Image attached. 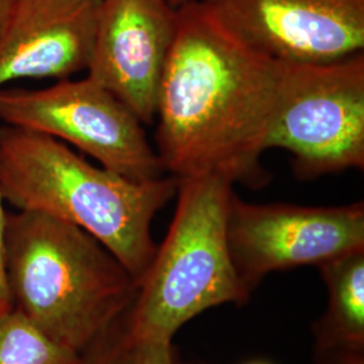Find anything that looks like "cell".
Segmentation results:
<instances>
[{
    "mask_svg": "<svg viewBox=\"0 0 364 364\" xmlns=\"http://www.w3.org/2000/svg\"><path fill=\"white\" fill-rule=\"evenodd\" d=\"M6 220L7 213L4 210V198L0 191V312H9L13 309L9 287L6 281Z\"/></svg>",
    "mask_w": 364,
    "mask_h": 364,
    "instance_id": "9a60e30c",
    "label": "cell"
},
{
    "mask_svg": "<svg viewBox=\"0 0 364 364\" xmlns=\"http://www.w3.org/2000/svg\"><path fill=\"white\" fill-rule=\"evenodd\" d=\"M168 1H169L173 7L178 9V7H181L185 3H188V1H191V0H168Z\"/></svg>",
    "mask_w": 364,
    "mask_h": 364,
    "instance_id": "ac0fdd59",
    "label": "cell"
},
{
    "mask_svg": "<svg viewBox=\"0 0 364 364\" xmlns=\"http://www.w3.org/2000/svg\"><path fill=\"white\" fill-rule=\"evenodd\" d=\"M178 364H186V363H178Z\"/></svg>",
    "mask_w": 364,
    "mask_h": 364,
    "instance_id": "44dd1931",
    "label": "cell"
},
{
    "mask_svg": "<svg viewBox=\"0 0 364 364\" xmlns=\"http://www.w3.org/2000/svg\"><path fill=\"white\" fill-rule=\"evenodd\" d=\"M0 191L16 210L41 212L92 235L139 289L156 255L151 224L177 195L178 180L132 181L49 135L3 124Z\"/></svg>",
    "mask_w": 364,
    "mask_h": 364,
    "instance_id": "7a4b0ae2",
    "label": "cell"
},
{
    "mask_svg": "<svg viewBox=\"0 0 364 364\" xmlns=\"http://www.w3.org/2000/svg\"><path fill=\"white\" fill-rule=\"evenodd\" d=\"M127 313L80 353L78 364H122L126 348Z\"/></svg>",
    "mask_w": 364,
    "mask_h": 364,
    "instance_id": "4fadbf2b",
    "label": "cell"
},
{
    "mask_svg": "<svg viewBox=\"0 0 364 364\" xmlns=\"http://www.w3.org/2000/svg\"><path fill=\"white\" fill-rule=\"evenodd\" d=\"M15 0H0V28L4 25L9 14L13 9Z\"/></svg>",
    "mask_w": 364,
    "mask_h": 364,
    "instance_id": "e0dca14e",
    "label": "cell"
},
{
    "mask_svg": "<svg viewBox=\"0 0 364 364\" xmlns=\"http://www.w3.org/2000/svg\"><path fill=\"white\" fill-rule=\"evenodd\" d=\"M4 313H6V312H4ZM0 314H3V313L0 312Z\"/></svg>",
    "mask_w": 364,
    "mask_h": 364,
    "instance_id": "ffe728a7",
    "label": "cell"
},
{
    "mask_svg": "<svg viewBox=\"0 0 364 364\" xmlns=\"http://www.w3.org/2000/svg\"><path fill=\"white\" fill-rule=\"evenodd\" d=\"M234 183L220 174L178 181L169 231L126 317L130 341L171 340L200 313L242 305L250 293L235 272L227 243V213Z\"/></svg>",
    "mask_w": 364,
    "mask_h": 364,
    "instance_id": "277c9868",
    "label": "cell"
},
{
    "mask_svg": "<svg viewBox=\"0 0 364 364\" xmlns=\"http://www.w3.org/2000/svg\"><path fill=\"white\" fill-rule=\"evenodd\" d=\"M248 364H269V363H264V362H252V363H248Z\"/></svg>",
    "mask_w": 364,
    "mask_h": 364,
    "instance_id": "d6986e66",
    "label": "cell"
},
{
    "mask_svg": "<svg viewBox=\"0 0 364 364\" xmlns=\"http://www.w3.org/2000/svg\"><path fill=\"white\" fill-rule=\"evenodd\" d=\"M234 36L278 61L363 52L364 0H201Z\"/></svg>",
    "mask_w": 364,
    "mask_h": 364,
    "instance_id": "ba28073f",
    "label": "cell"
},
{
    "mask_svg": "<svg viewBox=\"0 0 364 364\" xmlns=\"http://www.w3.org/2000/svg\"><path fill=\"white\" fill-rule=\"evenodd\" d=\"M100 0H15L0 28V90L21 78L66 80L91 58Z\"/></svg>",
    "mask_w": 364,
    "mask_h": 364,
    "instance_id": "30bf717a",
    "label": "cell"
},
{
    "mask_svg": "<svg viewBox=\"0 0 364 364\" xmlns=\"http://www.w3.org/2000/svg\"><path fill=\"white\" fill-rule=\"evenodd\" d=\"M6 281L14 311L76 353L129 312L138 294L130 273L99 240L34 210L7 213Z\"/></svg>",
    "mask_w": 364,
    "mask_h": 364,
    "instance_id": "3957f363",
    "label": "cell"
},
{
    "mask_svg": "<svg viewBox=\"0 0 364 364\" xmlns=\"http://www.w3.org/2000/svg\"><path fill=\"white\" fill-rule=\"evenodd\" d=\"M266 149H282L299 180L364 168V53L332 61H279Z\"/></svg>",
    "mask_w": 364,
    "mask_h": 364,
    "instance_id": "5b68a950",
    "label": "cell"
},
{
    "mask_svg": "<svg viewBox=\"0 0 364 364\" xmlns=\"http://www.w3.org/2000/svg\"><path fill=\"white\" fill-rule=\"evenodd\" d=\"M0 120L73 144L100 166L132 181L166 176L142 120L88 76L58 80L41 90L4 87Z\"/></svg>",
    "mask_w": 364,
    "mask_h": 364,
    "instance_id": "8992f818",
    "label": "cell"
},
{
    "mask_svg": "<svg viewBox=\"0 0 364 364\" xmlns=\"http://www.w3.org/2000/svg\"><path fill=\"white\" fill-rule=\"evenodd\" d=\"M314 364H364V355L314 356Z\"/></svg>",
    "mask_w": 364,
    "mask_h": 364,
    "instance_id": "2e32d148",
    "label": "cell"
},
{
    "mask_svg": "<svg viewBox=\"0 0 364 364\" xmlns=\"http://www.w3.org/2000/svg\"><path fill=\"white\" fill-rule=\"evenodd\" d=\"M227 243L239 281L251 294L267 274L364 248V203L341 207L251 204L232 195Z\"/></svg>",
    "mask_w": 364,
    "mask_h": 364,
    "instance_id": "52a82bcc",
    "label": "cell"
},
{
    "mask_svg": "<svg viewBox=\"0 0 364 364\" xmlns=\"http://www.w3.org/2000/svg\"><path fill=\"white\" fill-rule=\"evenodd\" d=\"M80 353L54 343L16 312L0 314V364H78Z\"/></svg>",
    "mask_w": 364,
    "mask_h": 364,
    "instance_id": "7c38bea8",
    "label": "cell"
},
{
    "mask_svg": "<svg viewBox=\"0 0 364 364\" xmlns=\"http://www.w3.org/2000/svg\"><path fill=\"white\" fill-rule=\"evenodd\" d=\"M122 364H178L171 340L149 338L130 341L126 333V348Z\"/></svg>",
    "mask_w": 364,
    "mask_h": 364,
    "instance_id": "5bb4252c",
    "label": "cell"
},
{
    "mask_svg": "<svg viewBox=\"0 0 364 364\" xmlns=\"http://www.w3.org/2000/svg\"><path fill=\"white\" fill-rule=\"evenodd\" d=\"M176 34L168 0H100L88 77L150 126Z\"/></svg>",
    "mask_w": 364,
    "mask_h": 364,
    "instance_id": "9c48e42d",
    "label": "cell"
},
{
    "mask_svg": "<svg viewBox=\"0 0 364 364\" xmlns=\"http://www.w3.org/2000/svg\"><path fill=\"white\" fill-rule=\"evenodd\" d=\"M317 267L328 304L313 324L314 356L364 355V248L341 254Z\"/></svg>",
    "mask_w": 364,
    "mask_h": 364,
    "instance_id": "8fae6325",
    "label": "cell"
},
{
    "mask_svg": "<svg viewBox=\"0 0 364 364\" xmlns=\"http://www.w3.org/2000/svg\"><path fill=\"white\" fill-rule=\"evenodd\" d=\"M279 61L248 46L201 0L177 9V34L161 81L156 151L181 181L220 174L259 189L273 123Z\"/></svg>",
    "mask_w": 364,
    "mask_h": 364,
    "instance_id": "6da1fadb",
    "label": "cell"
}]
</instances>
